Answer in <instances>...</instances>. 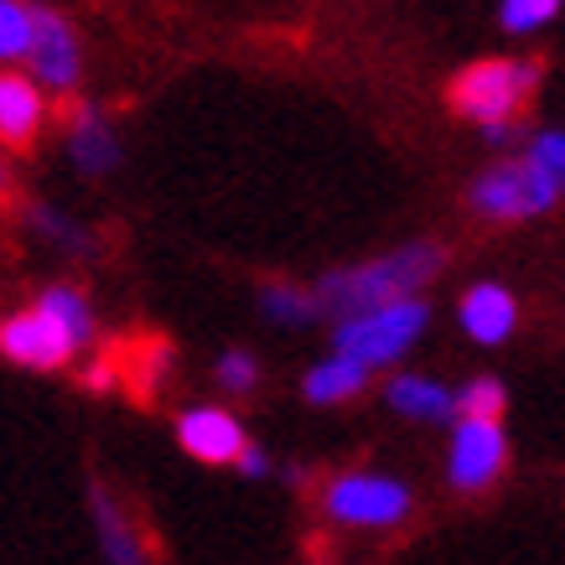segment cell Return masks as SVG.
Segmentation results:
<instances>
[{
    "label": "cell",
    "instance_id": "cell-7",
    "mask_svg": "<svg viewBox=\"0 0 565 565\" xmlns=\"http://www.w3.org/2000/svg\"><path fill=\"white\" fill-rule=\"evenodd\" d=\"M503 462H509V441H503L498 420H462V426H457V436H451V457H446L451 488L482 493V488L503 472Z\"/></svg>",
    "mask_w": 565,
    "mask_h": 565
},
{
    "label": "cell",
    "instance_id": "cell-11",
    "mask_svg": "<svg viewBox=\"0 0 565 565\" xmlns=\"http://www.w3.org/2000/svg\"><path fill=\"white\" fill-rule=\"evenodd\" d=\"M47 120V104H42V84L26 73H6L0 68V146L26 151Z\"/></svg>",
    "mask_w": 565,
    "mask_h": 565
},
{
    "label": "cell",
    "instance_id": "cell-4",
    "mask_svg": "<svg viewBox=\"0 0 565 565\" xmlns=\"http://www.w3.org/2000/svg\"><path fill=\"white\" fill-rule=\"evenodd\" d=\"M322 514L348 530H390L411 514V488L379 472H343L322 482Z\"/></svg>",
    "mask_w": 565,
    "mask_h": 565
},
{
    "label": "cell",
    "instance_id": "cell-17",
    "mask_svg": "<svg viewBox=\"0 0 565 565\" xmlns=\"http://www.w3.org/2000/svg\"><path fill=\"white\" fill-rule=\"evenodd\" d=\"M259 307H265V317H270V322H286V327H301V322H317V317H322L317 291H301V286H286V280L265 286Z\"/></svg>",
    "mask_w": 565,
    "mask_h": 565
},
{
    "label": "cell",
    "instance_id": "cell-9",
    "mask_svg": "<svg viewBox=\"0 0 565 565\" xmlns=\"http://www.w3.org/2000/svg\"><path fill=\"white\" fill-rule=\"evenodd\" d=\"M88 509H94V534H99L104 565H151V550H146V534H140L136 514L104 482L88 488Z\"/></svg>",
    "mask_w": 565,
    "mask_h": 565
},
{
    "label": "cell",
    "instance_id": "cell-16",
    "mask_svg": "<svg viewBox=\"0 0 565 565\" xmlns=\"http://www.w3.org/2000/svg\"><path fill=\"white\" fill-rule=\"evenodd\" d=\"M36 42V11L26 0H0V68L32 57Z\"/></svg>",
    "mask_w": 565,
    "mask_h": 565
},
{
    "label": "cell",
    "instance_id": "cell-22",
    "mask_svg": "<svg viewBox=\"0 0 565 565\" xmlns=\"http://www.w3.org/2000/svg\"><path fill=\"white\" fill-rule=\"evenodd\" d=\"M561 11V0H503V26L509 32H530L540 21H550Z\"/></svg>",
    "mask_w": 565,
    "mask_h": 565
},
{
    "label": "cell",
    "instance_id": "cell-18",
    "mask_svg": "<svg viewBox=\"0 0 565 565\" xmlns=\"http://www.w3.org/2000/svg\"><path fill=\"white\" fill-rule=\"evenodd\" d=\"M503 384L498 379H472L462 394H457V411H462V420H498L503 415Z\"/></svg>",
    "mask_w": 565,
    "mask_h": 565
},
{
    "label": "cell",
    "instance_id": "cell-23",
    "mask_svg": "<svg viewBox=\"0 0 565 565\" xmlns=\"http://www.w3.org/2000/svg\"><path fill=\"white\" fill-rule=\"evenodd\" d=\"M234 467H239L244 478H270V457H265V451H259L255 441L244 446V457H239V462H234Z\"/></svg>",
    "mask_w": 565,
    "mask_h": 565
},
{
    "label": "cell",
    "instance_id": "cell-10",
    "mask_svg": "<svg viewBox=\"0 0 565 565\" xmlns=\"http://www.w3.org/2000/svg\"><path fill=\"white\" fill-rule=\"evenodd\" d=\"M32 73L42 78V88H73L84 73V52L78 36L57 11H36V42H32Z\"/></svg>",
    "mask_w": 565,
    "mask_h": 565
},
{
    "label": "cell",
    "instance_id": "cell-20",
    "mask_svg": "<svg viewBox=\"0 0 565 565\" xmlns=\"http://www.w3.org/2000/svg\"><path fill=\"white\" fill-rule=\"evenodd\" d=\"M213 374H218V384H223L228 394H249V390L259 384V363L249 359L244 348H228V353L218 359V369H213Z\"/></svg>",
    "mask_w": 565,
    "mask_h": 565
},
{
    "label": "cell",
    "instance_id": "cell-8",
    "mask_svg": "<svg viewBox=\"0 0 565 565\" xmlns=\"http://www.w3.org/2000/svg\"><path fill=\"white\" fill-rule=\"evenodd\" d=\"M177 446L188 451L192 462H207V467H228L244 457V426L234 420L228 411L218 405H198V411H182L177 415Z\"/></svg>",
    "mask_w": 565,
    "mask_h": 565
},
{
    "label": "cell",
    "instance_id": "cell-5",
    "mask_svg": "<svg viewBox=\"0 0 565 565\" xmlns=\"http://www.w3.org/2000/svg\"><path fill=\"white\" fill-rule=\"evenodd\" d=\"M426 301H394V307L363 311V317H348L338 322V353L353 359L359 369H379V363H394L405 348L420 338L426 327Z\"/></svg>",
    "mask_w": 565,
    "mask_h": 565
},
{
    "label": "cell",
    "instance_id": "cell-15",
    "mask_svg": "<svg viewBox=\"0 0 565 565\" xmlns=\"http://www.w3.org/2000/svg\"><path fill=\"white\" fill-rule=\"evenodd\" d=\"M363 384H369V369H359V363L343 359V353H332V359L317 363V369L301 379V394H307L311 405H338V399H353Z\"/></svg>",
    "mask_w": 565,
    "mask_h": 565
},
{
    "label": "cell",
    "instance_id": "cell-19",
    "mask_svg": "<svg viewBox=\"0 0 565 565\" xmlns=\"http://www.w3.org/2000/svg\"><path fill=\"white\" fill-rule=\"evenodd\" d=\"M32 223L42 228V234H47L52 244H63V249H73V255H84L88 244H94V239H88V228H84V223L63 218L57 207H32Z\"/></svg>",
    "mask_w": 565,
    "mask_h": 565
},
{
    "label": "cell",
    "instance_id": "cell-3",
    "mask_svg": "<svg viewBox=\"0 0 565 565\" xmlns=\"http://www.w3.org/2000/svg\"><path fill=\"white\" fill-rule=\"evenodd\" d=\"M534 84H540V63L482 57V63H467V68L451 78L446 99H451V109H457V115L478 120L482 130H493V125H509V115L530 99Z\"/></svg>",
    "mask_w": 565,
    "mask_h": 565
},
{
    "label": "cell",
    "instance_id": "cell-2",
    "mask_svg": "<svg viewBox=\"0 0 565 565\" xmlns=\"http://www.w3.org/2000/svg\"><path fill=\"white\" fill-rule=\"evenodd\" d=\"M94 338V307L73 286H47L26 311L0 322V353L21 369H63Z\"/></svg>",
    "mask_w": 565,
    "mask_h": 565
},
{
    "label": "cell",
    "instance_id": "cell-13",
    "mask_svg": "<svg viewBox=\"0 0 565 565\" xmlns=\"http://www.w3.org/2000/svg\"><path fill=\"white\" fill-rule=\"evenodd\" d=\"M514 317H519V307L503 286H472L462 296V327L478 343H503L514 332Z\"/></svg>",
    "mask_w": 565,
    "mask_h": 565
},
{
    "label": "cell",
    "instance_id": "cell-6",
    "mask_svg": "<svg viewBox=\"0 0 565 565\" xmlns=\"http://www.w3.org/2000/svg\"><path fill=\"white\" fill-rule=\"evenodd\" d=\"M555 198H561V188L534 167L530 156L493 167V172L478 177V188H472V207H478L482 218H498V223L534 218V213H545Z\"/></svg>",
    "mask_w": 565,
    "mask_h": 565
},
{
    "label": "cell",
    "instance_id": "cell-25",
    "mask_svg": "<svg viewBox=\"0 0 565 565\" xmlns=\"http://www.w3.org/2000/svg\"><path fill=\"white\" fill-rule=\"evenodd\" d=\"M0 182H6V172H0Z\"/></svg>",
    "mask_w": 565,
    "mask_h": 565
},
{
    "label": "cell",
    "instance_id": "cell-12",
    "mask_svg": "<svg viewBox=\"0 0 565 565\" xmlns=\"http://www.w3.org/2000/svg\"><path fill=\"white\" fill-rule=\"evenodd\" d=\"M68 151H73V161H78V172H84V177H104V172H115V167H120V140H115L109 120H104L94 104L73 109Z\"/></svg>",
    "mask_w": 565,
    "mask_h": 565
},
{
    "label": "cell",
    "instance_id": "cell-1",
    "mask_svg": "<svg viewBox=\"0 0 565 565\" xmlns=\"http://www.w3.org/2000/svg\"><path fill=\"white\" fill-rule=\"evenodd\" d=\"M441 265H446V255L436 244H405L394 255H379V259H363V265H348V270L322 275L317 307L332 311L338 322H348V317L394 307V301H415V291L426 280H436Z\"/></svg>",
    "mask_w": 565,
    "mask_h": 565
},
{
    "label": "cell",
    "instance_id": "cell-14",
    "mask_svg": "<svg viewBox=\"0 0 565 565\" xmlns=\"http://www.w3.org/2000/svg\"><path fill=\"white\" fill-rule=\"evenodd\" d=\"M384 399H390L399 415H411V420H446V415L457 411V399H451L441 384H430V379H420V374L390 379Z\"/></svg>",
    "mask_w": 565,
    "mask_h": 565
},
{
    "label": "cell",
    "instance_id": "cell-24",
    "mask_svg": "<svg viewBox=\"0 0 565 565\" xmlns=\"http://www.w3.org/2000/svg\"><path fill=\"white\" fill-rule=\"evenodd\" d=\"M88 390H109V384H115V379H120V369H115V359H99L94 363V369H88Z\"/></svg>",
    "mask_w": 565,
    "mask_h": 565
},
{
    "label": "cell",
    "instance_id": "cell-21",
    "mask_svg": "<svg viewBox=\"0 0 565 565\" xmlns=\"http://www.w3.org/2000/svg\"><path fill=\"white\" fill-rule=\"evenodd\" d=\"M530 161L550 177V182H555V188H565V136H561V130H545V136L534 140Z\"/></svg>",
    "mask_w": 565,
    "mask_h": 565
}]
</instances>
